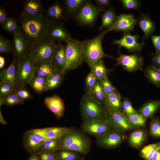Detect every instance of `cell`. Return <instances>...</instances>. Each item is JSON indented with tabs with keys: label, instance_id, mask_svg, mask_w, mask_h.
<instances>
[{
	"label": "cell",
	"instance_id": "cell-60",
	"mask_svg": "<svg viewBox=\"0 0 160 160\" xmlns=\"http://www.w3.org/2000/svg\"><path fill=\"white\" fill-rule=\"evenodd\" d=\"M156 52H160V44L154 47Z\"/></svg>",
	"mask_w": 160,
	"mask_h": 160
},
{
	"label": "cell",
	"instance_id": "cell-27",
	"mask_svg": "<svg viewBox=\"0 0 160 160\" xmlns=\"http://www.w3.org/2000/svg\"><path fill=\"white\" fill-rule=\"evenodd\" d=\"M65 73L62 71L54 69L47 77L48 84L46 91L58 86L62 82Z\"/></svg>",
	"mask_w": 160,
	"mask_h": 160
},
{
	"label": "cell",
	"instance_id": "cell-19",
	"mask_svg": "<svg viewBox=\"0 0 160 160\" xmlns=\"http://www.w3.org/2000/svg\"><path fill=\"white\" fill-rule=\"evenodd\" d=\"M45 11L41 1L27 0L23 4L20 15L33 17L44 16Z\"/></svg>",
	"mask_w": 160,
	"mask_h": 160
},
{
	"label": "cell",
	"instance_id": "cell-62",
	"mask_svg": "<svg viewBox=\"0 0 160 160\" xmlns=\"http://www.w3.org/2000/svg\"><path fill=\"white\" fill-rule=\"evenodd\" d=\"M83 160H84V158H83Z\"/></svg>",
	"mask_w": 160,
	"mask_h": 160
},
{
	"label": "cell",
	"instance_id": "cell-59",
	"mask_svg": "<svg viewBox=\"0 0 160 160\" xmlns=\"http://www.w3.org/2000/svg\"><path fill=\"white\" fill-rule=\"evenodd\" d=\"M5 60L4 57L1 56H0V68L2 69L4 66Z\"/></svg>",
	"mask_w": 160,
	"mask_h": 160
},
{
	"label": "cell",
	"instance_id": "cell-8",
	"mask_svg": "<svg viewBox=\"0 0 160 160\" xmlns=\"http://www.w3.org/2000/svg\"><path fill=\"white\" fill-rule=\"evenodd\" d=\"M36 68V65L29 53L22 60L17 61V88L24 87L28 84L35 76Z\"/></svg>",
	"mask_w": 160,
	"mask_h": 160
},
{
	"label": "cell",
	"instance_id": "cell-50",
	"mask_svg": "<svg viewBox=\"0 0 160 160\" xmlns=\"http://www.w3.org/2000/svg\"><path fill=\"white\" fill-rule=\"evenodd\" d=\"M23 87L17 88L15 89V91L19 98L24 101L31 98L32 96L29 91Z\"/></svg>",
	"mask_w": 160,
	"mask_h": 160
},
{
	"label": "cell",
	"instance_id": "cell-6",
	"mask_svg": "<svg viewBox=\"0 0 160 160\" xmlns=\"http://www.w3.org/2000/svg\"><path fill=\"white\" fill-rule=\"evenodd\" d=\"M56 44L55 42L45 37L30 46L29 53L36 65L51 62Z\"/></svg>",
	"mask_w": 160,
	"mask_h": 160
},
{
	"label": "cell",
	"instance_id": "cell-24",
	"mask_svg": "<svg viewBox=\"0 0 160 160\" xmlns=\"http://www.w3.org/2000/svg\"><path fill=\"white\" fill-rule=\"evenodd\" d=\"M122 102L120 94L116 91L106 94L104 105L107 111H121L122 109Z\"/></svg>",
	"mask_w": 160,
	"mask_h": 160
},
{
	"label": "cell",
	"instance_id": "cell-18",
	"mask_svg": "<svg viewBox=\"0 0 160 160\" xmlns=\"http://www.w3.org/2000/svg\"><path fill=\"white\" fill-rule=\"evenodd\" d=\"M17 78V61L13 54L12 61L9 66L1 70L0 78L1 80L9 84L16 89Z\"/></svg>",
	"mask_w": 160,
	"mask_h": 160
},
{
	"label": "cell",
	"instance_id": "cell-33",
	"mask_svg": "<svg viewBox=\"0 0 160 160\" xmlns=\"http://www.w3.org/2000/svg\"><path fill=\"white\" fill-rule=\"evenodd\" d=\"M144 75L149 82L156 87H160V71L150 65L145 69Z\"/></svg>",
	"mask_w": 160,
	"mask_h": 160
},
{
	"label": "cell",
	"instance_id": "cell-36",
	"mask_svg": "<svg viewBox=\"0 0 160 160\" xmlns=\"http://www.w3.org/2000/svg\"><path fill=\"white\" fill-rule=\"evenodd\" d=\"M90 93L97 100L104 105L106 97V94L99 80H97Z\"/></svg>",
	"mask_w": 160,
	"mask_h": 160
},
{
	"label": "cell",
	"instance_id": "cell-22",
	"mask_svg": "<svg viewBox=\"0 0 160 160\" xmlns=\"http://www.w3.org/2000/svg\"><path fill=\"white\" fill-rule=\"evenodd\" d=\"M137 23L144 33L143 40L147 39L155 31V24L146 14L141 13L137 19Z\"/></svg>",
	"mask_w": 160,
	"mask_h": 160
},
{
	"label": "cell",
	"instance_id": "cell-31",
	"mask_svg": "<svg viewBox=\"0 0 160 160\" xmlns=\"http://www.w3.org/2000/svg\"><path fill=\"white\" fill-rule=\"evenodd\" d=\"M60 138L50 139L44 141L37 154L43 152L52 153L59 150Z\"/></svg>",
	"mask_w": 160,
	"mask_h": 160
},
{
	"label": "cell",
	"instance_id": "cell-44",
	"mask_svg": "<svg viewBox=\"0 0 160 160\" xmlns=\"http://www.w3.org/2000/svg\"><path fill=\"white\" fill-rule=\"evenodd\" d=\"M150 131L151 135L155 137H160V121L155 118L151 122Z\"/></svg>",
	"mask_w": 160,
	"mask_h": 160
},
{
	"label": "cell",
	"instance_id": "cell-25",
	"mask_svg": "<svg viewBox=\"0 0 160 160\" xmlns=\"http://www.w3.org/2000/svg\"><path fill=\"white\" fill-rule=\"evenodd\" d=\"M160 108V99L146 102L139 109L138 113L147 119L152 117Z\"/></svg>",
	"mask_w": 160,
	"mask_h": 160
},
{
	"label": "cell",
	"instance_id": "cell-29",
	"mask_svg": "<svg viewBox=\"0 0 160 160\" xmlns=\"http://www.w3.org/2000/svg\"><path fill=\"white\" fill-rule=\"evenodd\" d=\"M91 71L98 80L108 77V73L110 71L106 67L102 59L96 62Z\"/></svg>",
	"mask_w": 160,
	"mask_h": 160
},
{
	"label": "cell",
	"instance_id": "cell-40",
	"mask_svg": "<svg viewBox=\"0 0 160 160\" xmlns=\"http://www.w3.org/2000/svg\"><path fill=\"white\" fill-rule=\"evenodd\" d=\"M77 152L69 150H60L56 152L58 160H80L79 154Z\"/></svg>",
	"mask_w": 160,
	"mask_h": 160
},
{
	"label": "cell",
	"instance_id": "cell-30",
	"mask_svg": "<svg viewBox=\"0 0 160 160\" xmlns=\"http://www.w3.org/2000/svg\"><path fill=\"white\" fill-rule=\"evenodd\" d=\"M28 84L37 92L46 91L48 84L47 77L35 76Z\"/></svg>",
	"mask_w": 160,
	"mask_h": 160
},
{
	"label": "cell",
	"instance_id": "cell-45",
	"mask_svg": "<svg viewBox=\"0 0 160 160\" xmlns=\"http://www.w3.org/2000/svg\"><path fill=\"white\" fill-rule=\"evenodd\" d=\"M120 1L124 8L126 9H137L141 5V1L138 0H121Z\"/></svg>",
	"mask_w": 160,
	"mask_h": 160
},
{
	"label": "cell",
	"instance_id": "cell-26",
	"mask_svg": "<svg viewBox=\"0 0 160 160\" xmlns=\"http://www.w3.org/2000/svg\"><path fill=\"white\" fill-rule=\"evenodd\" d=\"M118 17L112 6L104 11L102 15L101 23L98 27V31L110 28L116 22Z\"/></svg>",
	"mask_w": 160,
	"mask_h": 160
},
{
	"label": "cell",
	"instance_id": "cell-47",
	"mask_svg": "<svg viewBox=\"0 0 160 160\" xmlns=\"http://www.w3.org/2000/svg\"><path fill=\"white\" fill-rule=\"evenodd\" d=\"M99 80L106 94L117 91L114 86L109 80L108 77Z\"/></svg>",
	"mask_w": 160,
	"mask_h": 160
},
{
	"label": "cell",
	"instance_id": "cell-49",
	"mask_svg": "<svg viewBox=\"0 0 160 160\" xmlns=\"http://www.w3.org/2000/svg\"><path fill=\"white\" fill-rule=\"evenodd\" d=\"M31 132L40 141L44 142L49 139L46 133V128L35 129L30 130Z\"/></svg>",
	"mask_w": 160,
	"mask_h": 160
},
{
	"label": "cell",
	"instance_id": "cell-48",
	"mask_svg": "<svg viewBox=\"0 0 160 160\" xmlns=\"http://www.w3.org/2000/svg\"><path fill=\"white\" fill-rule=\"evenodd\" d=\"M15 90L9 84L1 80L0 82V97L6 95Z\"/></svg>",
	"mask_w": 160,
	"mask_h": 160
},
{
	"label": "cell",
	"instance_id": "cell-57",
	"mask_svg": "<svg viewBox=\"0 0 160 160\" xmlns=\"http://www.w3.org/2000/svg\"><path fill=\"white\" fill-rule=\"evenodd\" d=\"M27 160H39L36 154H32Z\"/></svg>",
	"mask_w": 160,
	"mask_h": 160
},
{
	"label": "cell",
	"instance_id": "cell-58",
	"mask_svg": "<svg viewBox=\"0 0 160 160\" xmlns=\"http://www.w3.org/2000/svg\"><path fill=\"white\" fill-rule=\"evenodd\" d=\"M0 122L1 124L4 125H7V123L4 120L2 114L1 109H0Z\"/></svg>",
	"mask_w": 160,
	"mask_h": 160
},
{
	"label": "cell",
	"instance_id": "cell-38",
	"mask_svg": "<svg viewBox=\"0 0 160 160\" xmlns=\"http://www.w3.org/2000/svg\"><path fill=\"white\" fill-rule=\"evenodd\" d=\"M160 147V142L148 145L140 151V154L145 159L151 160L154 153Z\"/></svg>",
	"mask_w": 160,
	"mask_h": 160
},
{
	"label": "cell",
	"instance_id": "cell-21",
	"mask_svg": "<svg viewBox=\"0 0 160 160\" xmlns=\"http://www.w3.org/2000/svg\"><path fill=\"white\" fill-rule=\"evenodd\" d=\"M65 46L62 42L57 44L51 63L55 69L64 72L66 63Z\"/></svg>",
	"mask_w": 160,
	"mask_h": 160
},
{
	"label": "cell",
	"instance_id": "cell-41",
	"mask_svg": "<svg viewBox=\"0 0 160 160\" xmlns=\"http://www.w3.org/2000/svg\"><path fill=\"white\" fill-rule=\"evenodd\" d=\"M1 26L4 30L13 34L19 31V25L17 20L13 17H8L6 21Z\"/></svg>",
	"mask_w": 160,
	"mask_h": 160
},
{
	"label": "cell",
	"instance_id": "cell-55",
	"mask_svg": "<svg viewBox=\"0 0 160 160\" xmlns=\"http://www.w3.org/2000/svg\"><path fill=\"white\" fill-rule=\"evenodd\" d=\"M151 40L154 47H156L160 44V35L151 36Z\"/></svg>",
	"mask_w": 160,
	"mask_h": 160
},
{
	"label": "cell",
	"instance_id": "cell-51",
	"mask_svg": "<svg viewBox=\"0 0 160 160\" xmlns=\"http://www.w3.org/2000/svg\"><path fill=\"white\" fill-rule=\"evenodd\" d=\"M39 160H58L56 152H43L37 155Z\"/></svg>",
	"mask_w": 160,
	"mask_h": 160
},
{
	"label": "cell",
	"instance_id": "cell-14",
	"mask_svg": "<svg viewBox=\"0 0 160 160\" xmlns=\"http://www.w3.org/2000/svg\"><path fill=\"white\" fill-rule=\"evenodd\" d=\"M137 19L131 14H121L118 16L117 19L113 25L107 29L108 32L114 31H121L124 33H130L133 31Z\"/></svg>",
	"mask_w": 160,
	"mask_h": 160
},
{
	"label": "cell",
	"instance_id": "cell-10",
	"mask_svg": "<svg viewBox=\"0 0 160 160\" xmlns=\"http://www.w3.org/2000/svg\"><path fill=\"white\" fill-rule=\"evenodd\" d=\"M114 59L116 61L115 66L121 65L125 70L129 72L141 70L144 65L143 56L137 53L127 55L119 52V56Z\"/></svg>",
	"mask_w": 160,
	"mask_h": 160
},
{
	"label": "cell",
	"instance_id": "cell-37",
	"mask_svg": "<svg viewBox=\"0 0 160 160\" xmlns=\"http://www.w3.org/2000/svg\"><path fill=\"white\" fill-rule=\"evenodd\" d=\"M54 69L51 62L42 63L36 65L35 76L47 77Z\"/></svg>",
	"mask_w": 160,
	"mask_h": 160
},
{
	"label": "cell",
	"instance_id": "cell-7",
	"mask_svg": "<svg viewBox=\"0 0 160 160\" xmlns=\"http://www.w3.org/2000/svg\"><path fill=\"white\" fill-rule=\"evenodd\" d=\"M105 9L94 4L91 1L87 0L73 17L79 25L91 27Z\"/></svg>",
	"mask_w": 160,
	"mask_h": 160
},
{
	"label": "cell",
	"instance_id": "cell-15",
	"mask_svg": "<svg viewBox=\"0 0 160 160\" xmlns=\"http://www.w3.org/2000/svg\"><path fill=\"white\" fill-rule=\"evenodd\" d=\"M107 121L114 129L124 132L132 129L127 117L121 111H107Z\"/></svg>",
	"mask_w": 160,
	"mask_h": 160
},
{
	"label": "cell",
	"instance_id": "cell-56",
	"mask_svg": "<svg viewBox=\"0 0 160 160\" xmlns=\"http://www.w3.org/2000/svg\"><path fill=\"white\" fill-rule=\"evenodd\" d=\"M151 160H160V147L155 153Z\"/></svg>",
	"mask_w": 160,
	"mask_h": 160
},
{
	"label": "cell",
	"instance_id": "cell-39",
	"mask_svg": "<svg viewBox=\"0 0 160 160\" xmlns=\"http://www.w3.org/2000/svg\"><path fill=\"white\" fill-rule=\"evenodd\" d=\"M126 116L132 128L143 127L145 123L146 119L138 112Z\"/></svg>",
	"mask_w": 160,
	"mask_h": 160
},
{
	"label": "cell",
	"instance_id": "cell-28",
	"mask_svg": "<svg viewBox=\"0 0 160 160\" xmlns=\"http://www.w3.org/2000/svg\"><path fill=\"white\" fill-rule=\"evenodd\" d=\"M87 0H64L63 3L70 16H73L85 4Z\"/></svg>",
	"mask_w": 160,
	"mask_h": 160
},
{
	"label": "cell",
	"instance_id": "cell-5",
	"mask_svg": "<svg viewBox=\"0 0 160 160\" xmlns=\"http://www.w3.org/2000/svg\"><path fill=\"white\" fill-rule=\"evenodd\" d=\"M66 63L64 72L74 70L84 61V51L82 41L72 37L66 42Z\"/></svg>",
	"mask_w": 160,
	"mask_h": 160
},
{
	"label": "cell",
	"instance_id": "cell-23",
	"mask_svg": "<svg viewBox=\"0 0 160 160\" xmlns=\"http://www.w3.org/2000/svg\"><path fill=\"white\" fill-rule=\"evenodd\" d=\"M44 142L39 140L30 130L25 133L23 143L26 150L31 154H36L41 148Z\"/></svg>",
	"mask_w": 160,
	"mask_h": 160
},
{
	"label": "cell",
	"instance_id": "cell-2",
	"mask_svg": "<svg viewBox=\"0 0 160 160\" xmlns=\"http://www.w3.org/2000/svg\"><path fill=\"white\" fill-rule=\"evenodd\" d=\"M91 142L82 132L70 128L68 132L60 138L59 150H69L84 155L89 152Z\"/></svg>",
	"mask_w": 160,
	"mask_h": 160
},
{
	"label": "cell",
	"instance_id": "cell-20",
	"mask_svg": "<svg viewBox=\"0 0 160 160\" xmlns=\"http://www.w3.org/2000/svg\"><path fill=\"white\" fill-rule=\"evenodd\" d=\"M44 102L47 107L58 119L62 117L64 114L65 106L63 101L58 95H54L46 97Z\"/></svg>",
	"mask_w": 160,
	"mask_h": 160
},
{
	"label": "cell",
	"instance_id": "cell-46",
	"mask_svg": "<svg viewBox=\"0 0 160 160\" xmlns=\"http://www.w3.org/2000/svg\"><path fill=\"white\" fill-rule=\"evenodd\" d=\"M122 109L126 116L132 114L137 113L133 107L131 103L129 100L125 98L122 102Z\"/></svg>",
	"mask_w": 160,
	"mask_h": 160
},
{
	"label": "cell",
	"instance_id": "cell-32",
	"mask_svg": "<svg viewBox=\"0 0 160 160\" xmlns=\"http://www.w3.org/2000/svg\"><path fill=\"white\" fill-rule=\"evenodd\" d=\"M146 137V134L143 130H136L131 134L129 138V142L132 146L139 148L144 142Z\"/></svg>",
	"mask_w": 160,
	"mask_h": 160
},
{
	"label": "cell",
	"instance_id": "cell-52",
	"mask_svg": "<svg viewBox=\"0 0 160 160\" xmlns=\"http://www.w3.org/2000/svg\"><path fill=\"white\" fill-rule=\"evenodd\" d=\"M151 65L160 71V52H156L152 58Z\"/></svg>",
	"mask_w": 160,
	"mask_h": 160
},
{
	"label": "cell",
	"instance_id": "cell-13",
	"mask_svg": "<svg viewBox=\"0 0 160 160\" xmlns=\"http://www.w3.org/2000/svg\"><path fill=\"white\" fill-rule=\"evenodd\" d=\"M124 132L113 129L104 135L97 138L96 143L99 147L108 149L117 147L125 140Z\"/></svg>",
	"mask_w": 160,
	"mask_h": 160
},
{
	"label": "cell",
	"instance_id": "cell-42",
	"mask_svg": "<svg viewBox=\"0 0 160 160\" xmlns=\"http://www.w3.org/2000/svg\"><path fill=\"white\" fill-rule=\"evenodd\" d=\"M14 51L11 42L0 35V53H7Z\"/></svg>",
	"mask_w": 160,
	"mask_h": 160
},
{
	"label": "cell",
	"instance_id": "cell-43",
	"mask_svg": "<svg viewBox=\"0 0 160 160\" xmlns=\"http://www.w3.org/2000/svg\"><path fill=\"white\" fill-rule=\"evenodd\" d=\"M97 80L92 72L90 71L85 79L84 89L85 92L90 93Z\"/></svg>",
	"mask_w": 160,
	"mask_h": 160
},
{
	"label": "cell",
	"instance_id": "cell-4",
	"mask_svg": "<svg viewBox=\"0 0 160 160\" xmlns=\"http://www.w3.org/2000/svg\"><path fill=\"white\" fill-rule=\"evenodd\" d=\"M81 115L84 121H107V111L104 105L97 100L90 93L85 92L80 102Z\"/></svg>",
	"mask_w": 160,
	"mask_h": 160
},
{
	"label": "cell",
	"instance_id": "cell-11",
	"mask_svg": "<svg viewBox=\"0 0 160 160\" xmlns=\"http://www.w3.org/2000/svg\"><path fill=\"white\" fill-rule=\"evenodd\" d=\"M44 17L49 23H64L70 17L63 4L57 0L47 8Z\"/></svg>",
	"mask_w": 160,
	"mask_h": 160
},
{
	"label": "cell",
	"instance_id": "cell-54",
	"mask_svg": "<svg viewBox=\"0 0 160 160\" xmlns=\"http://www.w3.org/2000/svg\"><path fill=\"white\" fill-rule=\"evenodd\" d=\"M96 5L101 7L105 8V7L109 6L111 1L109 0H96Z\"/></svg>",
	"mask_w": 160,
	"mask_h": 160
},
{
	"label": "cell",
	"instance_id": "cell-34",
	"mask_svg": "<svg viewBox=\"0 0 160 160\" xmlns=\"http://www.w3.org/2000/svg\"><path fill=\"white\" fill-rule=\"evenodd\" d=\"M24 104L17 95L15 90L4 96L0 97V107L2 105L11 106Z\"/></svg>",
	"mask_w": 160,
	"mask_h": 160
},
{
	"label": "cell",
	"instance_id": "cell-53",
	"mask_svg": "<svg viewBox=\"0 0 160 160\" xmlns=\"http://www.w3.org/2000/svg\"><path fill=\"white\" fill-rule=\"evenodd\" d=\"M8 17L6 10L4 7L0 6V23L1 25L7 20Z\"/></svg>",
	"mask_w": 160,
	"mask_h": 160
},
{
	"label": "cell",
	"instance_id": "cell-1",
	"mask_svg": "<svg viewBox=\"0 0 160 160\" xmlns=\"http://www.w3.org/2000/svg\"><path fill=\"white\" fill-rule=\"evenodd\" d=\"M19 31L30 46L45 37L49 23L44 16L33 17L20 15Z\"/></svg>",
	"mask_w": 160,
	"mask_h": 160
},
{
	"label": "cell",
	"instance_id": "cell-61",
	"mask_svg": "<svg viewBox=\"0 0 160 160\" xmlns=\"http://www.w3.org/2000/svg\"><path fill=\"white\" fill-rule=\"evenodd\" d=\"M83 158H84L83 157V158H82L80 160H83Z\"/></svg>",
	"mask_w": 160,
	"mask_h": 160
},
{
	"label": "cell",
	"instance_id": "cell-9",
	"mask_svg": "<svg viewBox=\"0 0 160 160\" xmlns=\"http://www.w3.org/2000/svg\"><path fill=\"white\" fill-rule=\"evenodd\" d=\"M81 129L82 132L96 138L114 129L107 121L99 120L84 121L81 125Z\"/></svg>",
	"mask_w": 160,
	"mask_h": 160
},
{
	"label": "cell",
	"instance_id": "cell-16",
	"mask_svg": "<svg viewBox=\"0 0 160 160\" xmlns=\"http://www.w3.org/2000/svg\"><path fill=\"white\" fill-rule=\"evenodd\" d=\"M47 38L55 42H66L71 36L64 25V23L59 22L49 23Z\"/></svg>",
	"mask_w": 160,
	"mask_h": 160
},
{
	"label": "cell",
	"instance_id": "cell-17",
	"mask_svg": "<svg viewBox=\"0 0 160 160\" xmlns=\"http://www.w3.org/2000/svg\"><path fill=\"white\" fill-rule=\"evenodd\" d=\"M13 54L15 55L17 61H19L29 53L30 46L19 31L13 34Z\"/></svg>",
	"mask_w": 160,
	"mask_h": 160
},
{
	"label": "cell",
	"instance_id": "cell-12",
	"mask_svg": "<svg viewBox=\"0 0 160 160\" xmlns=\"http://www.w3.org/2000/svg\"><path fill=\"white\" fill-rule=\"evenodd\" d=\"M140 36L137 34L132 35L131 33H124L121 38L114 39L111 43V45H116L119 48L124 47L130 52H140L144 46V42L143 41L139 43L138 40Z\"/></svg>",
	"mask_w": 160,
	"mask_h": 160
},
{
	"label": "cell",
	"instance_id": "cell-3",
	"mask_svg": "<svg viewBox=\"0 0 160 160\" xmlns=\"http://www.w3.org/2000/svg\"><path fill=\"white\" fill-rule=\"evenodd\" d=\"M107 32V30H103L93 38L82 41L84 51V61L90 69L96 62L104 57L115 58L105 53L103 50L102 43Z\"/></svg>",
	"mask_w": 160,
	"mask_h": 160
},
{
	"label": "cell",
	"instance_id": "cell-35",
	"mask_svg": "<svg viewBox=\"0 0 160 160\" xmlns=\"http://www.w3.org/2000/svg\"><path fill=\"white\" fill-rule=\"evenodd\" d=\"M47 135L49 139L61 138L68 133L70 128L55 127L46 128Z\"/></svg>",
	"mask_w": 160,
	"mask_h": 160
}]
</instances>
